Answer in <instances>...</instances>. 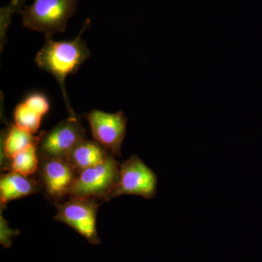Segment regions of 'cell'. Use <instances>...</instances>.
<instances>
[{
    "label": "cell",
    "mask_w": 262,
    "mask_h": 262,
    "mask_svg": "<svg viewBox=\"0 0 262 262\" xmlns=\"http://www.w3.org/2000/svg\"><path fill=\"white\" fill-rule=\"evenodd\" d=\"M91 20L88 19L81 29L78 35L70 41H54L52 37H46L42 49L38 52L35 62L41 70L46 71L56 78L61 90L70 116H76L70 106L65 81L67 76L75 74L80 66L91 56V52L86 42L82 39V34L90 28Z\"/></svg>",
    "instance_id": "obj_1"
},
{
    "label": "cell",
    "mask_w": 262,
    "mask_h": 262,
    "mask_svg": "<svg viewBox=\"0 0 262 262\" xmlns=\"http://www.w3.org/2000/svg\"><path fill=\"white\" fill-rule=\"evenodd\" d=\"M79 0H34L30 6L20 10L26 28L52 37L64 32L67 22L76 11Z\"/></svg>",
    "instance_id": "obj_2"
},
{
    "label": "cell",
    "mask_w": 262,
    "mask_h": 262,
    "mask_svg": "<svg viewBox=\"0 0 262 262\" xmlns=\"http://www.w3.org/2000/svg\"><path fill=\"white\" fill-rule=\"evenodd\" d=\"M120 164L114 155L95 166L82 170L69 191L68 196L106 201L118 179Z\"/></svg>",
    "instance_id": "obj_3"
},
{
    "label": "cell",
    "mask_w": 262,
    "mask_h": 262,
    "mask_svg": "<svg viewBox=\"0 0 262 262\" xmlns=\"http://www.w3.org/2000/svg\"><path fill=\"white\" fill-rule=\"evenodd\" d=\"M157 189L156 174L139 157L133 155L120 165L116 184L105 201L123 194L152 199L156 196Z\"/></svg>",
    "instance_id": "obj_4"
},
{
    "label": "cell",
    "mask_w": 262,
    "mask_h": 262,
    "mask_svg": "<svg viewBox=\"0 0 262 262\" xmlns=\"http://www.w3.org/2000/svg\"><path fill=\"white\" fill-rule=\"evenodd\" d=\"M98 201L91 198L70 196L62 203H56L55 220L68 225L81 234L90 244L101 242L96 229Z\"/></svg>",
    "instance_id": "obj_5"
},
{
    "label": "cell",
    "mask_w": 262,
    "mask_h": 262,
    "mask_svg": "<svg viewBox=\"0 0 262 262\" xmlns=\"http://www.w3.org/2000/svg\"><path fill=\"white\" fill-rule=\"evenodd\" d=\"M84 139L85 130L80 119L77 116H70L48 132L41 133L39 156L66 158Z\"/></svg>",
    "instance_id": "obj_6"
},
{
    "label": "cell",
    "mask_w": 262,
    "mask_h": 262,
    "mask_svg": "<svg viewBox=\"0 0 262 262\" xmlns=\"http://www.w3.org/2000/svg\"><path fill=\"white\" fill-rule=\"evenodd\" d=\"M86 118L94 140L112 154L120 156L122 144L126 135L127 118L124 113L91 110Z\"/></svg>",
    "instance_id": "obj_7"
},
{
    "label": "cell",
    "mask_w": 262,
    "mask_h": 262,
    "mask_svg": "<svg viewBox=\"0 0 262 262\" xmlns=\"http://www.w3.org/2000/svg\"><path fill=\"white\" fill-rule=\"evenodd\" d=\"M39 171L42 187L48 198L56 202V204L68 196L79 174L68 160L58 158L39 157Z\"/></svg>",
    "instance_id": "obj_8"
},
{
    "label": "cell",
    "mask_w": 262,
    "mask_h": 262,
    "mask_svg": "<svg viewBox=\"0 0 262 262\" xmlns=\"http://www.w3.org/2000/svg\"><path fill=\"white\" fill-rule=\"evenodd\" d=\"M41 187L42 184L31 177L12 171L3 174L0 179L1 206H5L8 202L34 194Z\"/></svg>",
    "instance_id": "obj_9"
},
{
    "label": "cell",
    "mask_w": 262,
    "mask_h": 262,
    "mask_svg": "<svg viewBox=\"0 0 262 262\" xmlns=\"http://www.w3.org/2000/svg\"><path fill=\"white\" fill-rule=\"evenodd\" d=\"M111 155L113 154L96 141L86 138L70 151L66 159L80 173L84 169L102 163Z\"/></svg>",
    "instance_id": "obj_10"
},
{
    "label": "cell",
    "mask_w": 262,
    "mask_h": 262,
    "mask_svg": "<svg viewBox=\"0 0 262 262\" xmlns=\"http://www.w3.org/2000/svg\"><path fill=\"white\" fill-rule=\"evenodd\" d=\"M41 134L36 136L28 131L24 130L15 125H10L3 141V151L8 159L14 155L28 149L34 144H39Z\"/></svg>",
    "instance_id": "obj_11"
},
{
    "label": "cell",
    "mask_w": 262,
    "mask_h": 262,
    "mask_svg": "<svg viewBox=\"0 0 262 262\" xmlns=\"http://www.w3.org/2000/svg\"><path fill=\"white\" fill-rule=\"evenodd\" d=\"M39 144L31 146L28 149L14 155L10 159V171L32 177L39 170Z\"/></svg>",
    "instance_id": "obj_12"
},
{
    "label": "cell",
    "mask_w": 262,
    "mask_h": 262,
    "mask_svg": "<svg viewBox=\"0 0 262 262\" xmlns=\"http://www.w3.org/2000/svg\"><path fill=\"white\" fill-rule=\"evenodd\" d=\"M42 116L25 103H19L14 112L15 125L31 134H36L40 126Z\"/></svg>",
    "instance_id": "obj_13"
},
{
    "label": "cell",
    "mask_w": 262,
    "mask_h": 262,
    "mask_svg": "<svg viewBox=\"0 0 262 262\" xmlns=\"http://www.w3.org/2000/svg\"><path fill=\"white\" fill-rule=\"evenodd\" d=\"M18 233H15V231L12 230L4 220H3V217L1 216V237H0V241H1V244L3 245V247L9 248L12 244V239L15 236L18 235Z\"/></svg>",
    "instance_id": "obj_14"
}]
</instances>
